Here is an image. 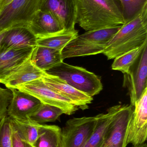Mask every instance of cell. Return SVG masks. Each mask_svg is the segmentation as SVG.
<instances>
[{
  "label": "cell",
  "mask_w": 147,
  "mask_h": 147,
  "mask_svg": "<svg viewBox=\"0 0 147 147\" xmlns=\"http://www.w3.org/2000/svg\"><path fill=\"white\" fill-rule=\"evenodd\" d=\"M133 147H147V145L146 143L145 142L141 145H138L137 146H133Z\"/></svg>",
  "instance_id": "obj_31"
},
{
  "label": "cell",
  "mask_w": 147,
  "mask_h": 147,
  "mask_svg": "<svg viewBox=\"0 0 147 147\" xmlns=\"http://www.w3.org/2000/svg\"><path fill=\"white\" fill-rule=\"evenodd\" d=\"M113 108L112 118L102 147H126L129 125L134 107L131 105H120Z\"/></svg>",
  "instance_id": "obj_6"
},
{
  "label": "cell",
  "mask_w": 147,
  "mask_h": 147,
  "mask_svg": "<svg viewBox=\"0 0 147 147\" xmlns=\"http://www.w3.org/2000/svg\"><path fill=\"white\" fill-rule=\"evenodd\" d=\"M40 9L51 12L66 31L75 30L76 0H43Z\"/></svg>",
  "instance_id": "obj_12"
},
{
  "label": "cell",
  "mask_w": 147,
  "mask_h": 147,
  "mask_svg": "<svg viewBox=\"0 0 147 147\" xmlns=\"http://www.w3.org/2000/svg\"><path fill=\"white\" fill-rule=\"evenodd\" d=\"M121 26L89 31L78 35L63 49L62 59L103 53L108 43Z\"/></svg>",
  "instance_id": "obj_3"
},
{
  "label": "cell",
  "mask_w": 147,
  "mask_h": 147,
  "mask_svg": "<svg viewBox=\"0 0 147 147\" xmlns=\"http://www.w3.org/2000/svg\"><path fill=\"white\" fill-rule=\"evenodd\" d=\"M28 93L39 99L42 103L59 108L66 115H72L79 109L71 101L48 87L41 78L18 85L14 88Z\"/></svg>",
  "instance_id": "obj_7"
},
{
  "label": "cell",
  "mask_w": 147,
  "mask_h": 147,
  "mask_svg": "<svg viewBox=\"0 0 147 147\" xmlns=\"http://www.w3.org/2000/svg\"><path fill=\"white\" fill-rule=\"evenodd\" d=\"M62 52L50 47L37 46L32 53L31 59L36 67L46 72L63 62Z\"/></svg>",
  "instance_id": "obj_18"
},
{
  "label": "cell",
  "mask_w": 147,
  "mask_h": 147,
  "mask_svg": "<svg viewBox=\"0 0 147 147\" xmlns=\"http://www.w3.org/2000/svg\"><path fill=\"white\" fill-rule=\"evenodd\" d=\"M13 97L8 107L7 115L12 119L26 120L36 112L42 103L37 98L15 88H9Z\"/></svg>",
  "instance_id": "obj_11"
},
{
  "label": "cell",
  "mask_w": 147,
  "mask_h": 147,
  "mask_svg": "<svg viewBox=\"0 0 147 147\" xmlns=\"http://www.w3.org/2000/svg\"><path fill=\"white\" fill-rule=\"evenodd\" d=\"M12 124L13 129L12 134V147H33L32 145L22 138L20 132L13 124L12 121Z\"/></svg>",
  "instance_id": "obj_28"
},
{
  "label": "cell",
  "mask_w": 147,
  "mask_h": 147,
  "mask_svg": "<svg viewBox=\"0 0 147 147\" xmlns=\"http://www.w3.org/2000/svg\"><path fill=\"white\" fill-rule=\"evenodd\" d=\"M11 119L6 117L0 121V147H12Z\"/></svg>",
  "instance_id": "obj_26"
},
{
  "label": "cell",
  "mask_w": 147,
  "mask_h": 147,
  "mask_svg": "<svg viewBox=\"0 0 147 147\" xmlns=\"http://www.w3.org/2000/svg\"><path fill=\"white\" fill-rule=\"evenodd\" d=\"M147 44L127 73L124 74L123 86L127 88L131 105L140 98L147 88Z\"/></svg>",
  "instance_id": "obj_9"
},
{
  "label": "cell",
  "mask_w": 147,
  "mask_h": 147,
  "mask_svg": "<svg viewBox=\"0 0 147 147\" xmlns=\"http://www.w3.org/2000/svg\"><path fill=\"white\" fill-rule=\"evenodd\" d=\"M35 47L20 49L0 47V83L30 57Z\"/></svg>",
  "instance_id": "obj_14"
},
{
  "label": "cell",
  "mask_w": 147,
  "mask_h": 147,
  "mask_svg": "<svg viewBox=\"0 0 147 147\" xmlns=\"http://www.w3.org/2000/svg\"><path fill=\"white\" fill-rule=\"evenodd\" d=\"M146 44L115 58L111 65L112 69L121 71L123 74L127 73L139 58Z\"/></svg>",
  "instance_id": "obj_23"
},
{
  "label": "cell",
  "mask_w": 147,
  "mask_h": 147,
  "mask_svg": "<svg viewBox=\"0 0 147 147\" xmlns=\"http://www.w3.org/2000/svg\"><path fill=\"white\" fill-rule=\"evenodd\" d=\"M118 1L121 4L124 23L133 19L147 5V0Z\"/></svg>",
  "instance_id": "obj_25"
},
{
  "label": "cell",
  "mask_w": 147,
  "mask_h": 147,
  "mask_svg": "<svg viewBox=\"0 0 147 147\" xmlns=\"http://www.w3.org/2000/svg\"><path fill=\"white\" fill-rule=\"evenodd\" d=\"M129 121L127 144L133 146L146 142L147 137V88L135 103Z\"/></svg>",
  "instance_id": "obj_10"
},
{
  "label": "cell",
  "mask_w": 147,
  "mask_h": 147,
  "mask_svg": "<svg viewBox=\"0 0 147 147\" xmlns=\"http://www.w3.org/2000/svg\"><path fill=\"white\" fill-rule=\"evenodd\" d=\"M33 147H62V129L56 125L41 124Z\"/></svg>",
  "instance_id": "obj_19"
},
{
  "label": "cell",
  "mask_w": 147,
  "mask_h": 147,
  "mask_svg": "<svg viewBox=\"0 0 147 147\" xmlns=\"http://www.w3.org/2000/svg\"><path fill=\"white\" fill-rule=\"evenodd\" d=\"M5 32H6V31L0 33V47H1V45L2 40L3 39V37H4V35H5Z\"/></svg>",
  "instance_id": "obj_30"
},
{
  "label": "cell",
  "mask_w": 147,
  "mask_h": 147,
  "mask_svg": "<svg viewBox=\"0 0 147 147\" xmlns=\"http://www.w3.org/2000/svg\"><path fill=\"white\" fill-rule=\"evenodd\" d=\"M147 43V5L133 19L124 23L106 46L103 54L115 58Z\"/></svg>",
  "instance_id": "obj_2"
},
{
  "label": "cell",
  "mask_w": 147,
  "mask_h": 147,
  "mask_svg": "<svg viewBox=\"0 0 147 147\" xmlns=\"http://www.w3.org/2000/svg\"><path fill=\"white\" fill-rule=\"evenodd\" d=\"M1 0H0V2H1Z\"/></svg>",
  "instance_id": "obj_32"
},
{
  "label": "cell",
  "mask_w": 147,
  "mask_h": 147,
  "mask_svg": "<svg viewBox=\"0 0 147 147\" xmlns=\"http://www.w3.org/2000/svg\"><path fill=\"white\" fill-rule=\"evenodd\" d=\"M97 117L73 118L62 130V147H84L94 131Z\"/></svg>",
  "instance_id": "obj_8"
},
{
  "label": "cell",
  "mask_w": 147,
  "mask_h": 147,
  "mask_svg": "<svg viewBox=\"0 0 147 147\" xmlns=\"http://www.w3.org/2000/svg\"><path fill=\"white\" fill-rule=\"evenodd\" d=\"M41 79L48 87L70 99L72 103L79 109L83 110L89 109L88 105L91 103L93 101L92 97L76 90L57 76L46 72Z\"/></svg>",
  "instance_id": "obj_13"
},
{
  "label": "cell",
  "mask_w": 147,
  "mask_h": 147,
  "mask_svg": "<svg viewBox=\"0 0 147 147\" xmlns=\"http://www.w3.org/2000/svg\"><path fill=\"white\" fill-rule=\"evenodd\" d=\"M76 23L86 32L123 25L122 8L118 0H76Z\"/></svg>",
  "instance_id": "obj_1"
},
{
  "label": "cell",
  "mask_w": 147,
  "mask_h": 147,
  "mask_svg": "<svg viewBox=\"0 0 147 147\" xmlns=\"http://www.w3.org/2000/svg\"><path fill=\"white\" fill-rule=\"evenodd\" d=\"M27 28L37 38L56 34L65 30L51 12L42 9L35 14Z\"/></svg>",
  "instance_id": "obj_15"
},
{
  "label": "cell",
  "mask_w": 147,
  "mask_h": 147,
  "mask_svg": "<svg viewBox=\"0 0 147 147\" xmlns=\"http://www.w3.org/2000/svg\"><path fill=\"white\" fill-rule=\"evenodd\" d=\"M42 1L13 0L0 11V33L15 28H27Z\"/></svg>",
  "instance_id": "obj_5"
},
{
  "label": "cell",
  "mask_w": 147,
  "mask_h": 147,
  "mask_svg": "<svg viewBox=\"0 0 147 147\" xmlns=\"http://www.w3.org/2000/svg\"><path fill=\"white\" fill-rule=\"evenodd\" d=\"M11 120L22 138L33 146L39 136L41 124L33 122L29 118L23 120L11 118Z\"/></svg>",
  "instance_id": "obj_22"
},
{
  "label": "cell",
  "mask_w": 147,
  "mask_h": 147,
  "mask_svg": "<svg viewBox=\"0 0 147 147\" xmlns=\"http://www.w3.org/2000/svg\"><path fill=\"white\" fill-rule=\"evenodd\" d=\"M64 114V111L58 107L42 103L39 109L31 115L29 118L33 122L41 124L55 121Z\"/></svg>",
  "instance_id": "obj_24"
},
{
  "label": "cell",
  "mask_w": 147,
  "mask_h": 147,
  "mask_svg": "<svg viewBox=\"0 0 147 147\" xmlns=\"http://www.w3.org/2000/svg\"><path fill=\"white\" fill-rule=\"evenodd\" d=\"M113 108L108 109L107 114L97 115V121L95 129L84 147H102L106 129L111 121Z\"/></svg>",
  "instance_id": "obj_21"
},
{
  "label": "cell",
  "mask_w": 147,
  "mask_h": 147,
  "mask_svg": "<svg viewBox=\"0 0 147 147\" xmlns=\"http://www.w3.org/2000/svg\"><path fill=\"white\" fill-rule=\"evenodd\" d=\"M37 46V38L28 28L17 27L6 31L1 48L20 49Z\"/></svg>",
  "instance_id": "obj_16"
},
{
  "label": "cell",
  "mask_w": 147,
  "mask_h": 147,
  "mask_svg": "<svg viewBox=\"0 0 147 147\" xmlns=\"http://www.w3.org/2000/svg\"><path fill=\"white\" fill-rule=\"evenodd\" d=\"M46 72L59 77L76 90L90 96L97 95L103 90L100 78L83 67L63 62Z\"/></svg>",
  "instance_id": "obj_4"
},
{
  "label": "cell",
  "mask_w": 147,
  "mask_h": 147,
  "mask_svg": "<svg viewBox=\"0 0 147 147\" xmlns=\"http://www.w3.org/2000/svg\"><path fill=\"white\" fill-rule=\"evenodd\" d=\"M13 97L12 92L8 88L0 87V121L7 116L8 107Z\"/></svg>",
  "instance_id": "obj_27"
},
{
  "label": "cell",
  "mask_w": 147,
  "mask_h": 147,
  "mask_svg": "<svg viewBox=\"0 0 147 147\" xmlns=\"http://www.w3.org/2000/svg\"><path fill=\"white\" fill-rule=\"evenodd\" d=\"M78 31H64L50 36L37 38V46L46 47L63 51L72 40L78 35Z\"/></svg>",
  "instance_id": "obj_20"
},
{
  "label": "cell",
  "mask_w": 147,
  "mask_h": 147,
  "mask_svg": "<svg viewBox=\"0 0 147 147\" xmlns=\"http://www.w3.org/2000/svg\"><path fill=\"white\" fill-rule=\"evenodd\" d=\"M13 0H1L0 2V11L8 5Z\"/></svg>",
  "instance_id": "obj_29"
},
{
  "label": "cell",
  "mask_w": 147,
  "mask_h": 147,
  "mask_svg": "<svg viewBox=\"0 0 147 147\" xmlns=\"http://www.w3.org/2000/svg\"><path fill=\"white\" fill-rule=\"evenodd\" d=\"M45 73L35 65L31 56L18 69L8 76L1 83L8 89L14 88L18 85L41 78Z\"/></svg>",
  "instance_id": "obj_17"
}]
</instances>
